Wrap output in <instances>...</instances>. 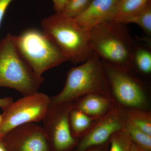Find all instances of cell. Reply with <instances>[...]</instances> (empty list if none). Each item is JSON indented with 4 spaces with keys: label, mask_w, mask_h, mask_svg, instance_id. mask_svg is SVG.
<instances>
[{
    "label": "cell",
    "mask_w": 151,
    "mask_h": 151,
    "mask_svg": "<svg viewBox=\"0 0 151 151\" xmlns=\"http://www.w3.org/2000/svg\"><path fill=\"white\" fill-rule=\"evenodd\" d=\"M92 50L100 59L132 69V58L137 42L127 24L110 20L100 23L89 32Z\"/></svg>",
    "instance_id": "obj_1"
},
{
    "label": "cell",
    "mask_w": 151,
    "mask_h": 151,
    "mask_svg": "<svg viewBox=\"0 0 151 151\" xmlns=\"http://www.w3.org/2000/svg\"><path fill=\"white\" fill-rule=\"evenodd\" d=\"M90 94L113 99L101 59L94 52L83 64L68 70L63 89L50 97V106L73 102Z\"/></svg>",
    "instance_id": "obj_2"
},
{
    "label": "cell",
    "mask_w": 151,
    "mask_h": 151,
    "mask_svg": "<svg viewBox=\"0 0 151 151\" xmlns=\"http://www.w3.org/2000/svg\"><path fill=\"white\" fill-rule=\"evenodd\" d=\"M41 27L43 32L58 45L67 60L73 64L85 62L94 52L89 32L63 12L42 19Z\"/></svg>",
    "instance_id": "obj_3"
},
{
    "label": "cell",
    "mask_w": 151,
    "mask_h": 151,
    "mask_svg": "<svg viewBox=\"0 0 151 151\" xmlns=\"http://www.w3.org/2000/svg\"><path fill=\"white\" fill-rule=\"evenodd\" d=\"M44 80L20 53L14 35L9 33L0 40V87L15 89L26 96L38 92Z\"/></svg>",
    "instance_id": "obj_4"
},
{
    "label": "cell",
    "mask_w": 151,
    "mask_h": 151,
    "mask_svg": "<svg viewBox=\"0 0 151 151\" xmlns=\"http://www.w3.org/2000/svg\"><path fill=\"white\" fill-rule=\"evenodd\" d=\"M14 40L20 54L39 76L68 60L58 45L42 30L28 29L14 35Z\"/></svg>",
    "instance_id": "obj_5"
},
{
    "label": "cell",
    "mask_w": 151,
    "mask_h": 151,
    "mask_svg": "<svg viewBox=\"0 0 151 151\" xmlns=\"http://www.w3.org/2000/svg\"><path fill=\"white\" fill-rule=\"evenodd\" d=\"M101 60L115 103L127 110H150L145 84L134 71Z\"/></svg>",
    "instance_id": "obj_6"
},
{
    "label": "cell",
    "mask_w": 151,
    "mask_h": 151,
    "mask_svg": "<svg viewBox=\"0 0 151 151\" xmlns=\"http://www.w3.org/2000/svg\"><path fill=\"white\" fill-rule=\"evenodd\" d=\"M50 106V97L37 92L23 96L3 109L0 138L16 127L42 121Z\"/></svg>",
    "instance_id": "obj_7"
},
{
    "label": "cell",
    "mask_w": 151,
    "mask_h": 151,
    "mask_svg": "<svg viewBox=\"0 0 151 151\" xmlns=\"http://www.w3.org/2000/svg\"><path fill=\"white\" fill-rule=\"evenodd\" d=\"M73 102L50 106L42 122L50 151H71L78 139L73 137L69 125V114Z\"/></svg>",
    "instance_id": "obj_8"
},
{
    "label": "cell",
    "mask_w": 151,
    "mask_h": 151,
    "mask_svg": "<svg viewBox=\"0 0 151 151\" xmlns=\"http://www.w3.org/2000/svg\"><path fill=\"white\" fill-rule=\"evenodd\" d=\"M127 110L115 103L107 114L99 118L88 133L78 139L74 151H84L108 142L116 132L124 129Z\"/></svg>",
    "instance_id": "obj_9"
},
{
    "label": "cell",
    "mask_w": 151,
    "mask_h": 151,
    "mask_svg": "<svg viewBox=\"0 0 151 151\" xmlns=\"http://www.w3.org/2000/svg\"><path fill=\"white\" fill-rule=\"evenodd\" d=\"M7 151H50L42 127L35 123L19 126L2 139Z\"/></svg>",
    "instance_id": "obj_10"
},
{
    "label": "cell",
    "mask_w": 151,
    "mask_h": 151,
    "mask_svg": "<svg viewBox=\"0 0 151 151\" xmlns=\"http://www.w3.org/2000/svg\"><path fill=\"white\" fill-rule=\"evenodd\" d=\"M119 0H92L86 9L73 19L81 27L89 32L100 23L114 19Z\"/></svg>",
    "instance_id": "obj_11"
},
{
    "label": "cell",
    "mask_w": 151,
    "mask_h": 151,
    "mask_svg": "<svg viewBox=\"0 0 151 151\" xmlns=\"http://www.w3.org/2000/svg\"><path fill=\"white\" fill-rule=\"evenodd\" d=\"M112 98L98 94L82 96L73 102L74 107L86 115L100 118L107 114L115 104Z\"/></svg>",
    "instance_id": "obj_12"
},
{
    "label": "cell",
    "mask_w": 151,
    "mask_h": 151,
    "mask_svg": "<svg viewBox=\"0 0 151 151\" xmlns=\"http://www.w3.org/2000/svg\"><path fill=\"white\" fill-rule=\"evenodd\" d=\"M99 118H94L73 108L69 114L70 131L74 137L80 139L90 131Z\"/></svg>",
    "instance_id": "obj_13"
},
{
    "label": "cell",
    "mask_w": 151,
    "mask_h": 151,
    "mask_svg": "<svg viewBox=\"0 0 151 151\" xmlns=\"http://www.w3.org/2000/svg\"><path fill=\"white\" fill-rule=\"evenodd\" d=\"M151 46L137 42L133 52L132 70L145 76L151 73Z\"/></svg>",
    "instance_id": "obj_14"
},
{
    "label": "cell",
    "mask_w": 151,
    "mask_h": 151,
    "mask_svg": "<svg viewBox=\"0 0 151 151\" xmlns=\"http://www.w3.org/2000/svg\"><path fill=\"white\" fill-rule=\"evenodd\" d=\"M150 3V0H119L114 19L124 22Z\"/></svg>",
    "instance_id": "obj_15"
},
{
    "label": "cell",
    "mask_w": 151,
    "mask_h": 151,
    "mask_svg": "<svg viewBox=\"0 0 151 151\" xmlns=\"http://www.w3.org/2000/svg\"><path fill=\"white\" fill-rule=\"evenodd\" d=\"M127 119L138 128L151 136V113L150 110H127Z\"/></svg>",
    "instance_id": "obj_16"
},
{
    "label": "cell",
    "mask_w": 151,
    "mask_h": 151,
    "mask_svg": "<svg viewBox=\"0 0 151 151\" xmlns=\"http://www.w3.org/2000/svg\"><path fill=\"white\" fill-rule=\"evenodd\" d=\"M124 130L129 135L133 144L147 150L151 151V136L140 129L128 119Z\"/></svg>",
    "instance_id": "obj_17"
},
{
    "label": "cell",
    "mask_w": 151,
    "mask_h": 151,
    "mask_svg": "<svg viewBox=\"0 0 151 151\" xmlns=\"http://www.w3.org/2000/svg\"><path fill=\"white\" fill-rule=\"evenodd\" d=\"M124 23H135L139 26L145 33L144 38L151 39V6L149 4L145 8L127 19Z\"/></svg>",
    "instance_id": "obj_18"
},
{
    "label": "cell",
    "mask_w": 151,
    "mask_h": 151,
    "mask_svg": "<svg viewBox=\"0 0 151 151\" xmlns=\"http://www.w3.org/2000/svg\"><path fill=\"white\" fill-rule=\"evenodd\" d=\"M132 144L127 132L124 129L121 130L111 137L108 151H130Z\"/></svg>",
    "instance_id": "obj_19"
},
{
    "label": "cell",
    "mask_w": 151,
    "mask_h": 151,
    "mask_svg": "<svg viewBox=\"0 0 151 151\" xmlns=\"http://www.w3.org/2000/svg\"><path fill=\"white\" fill-rule=\"evenodd\" d=\"M92 0H68L63 13L70 18L75 19L84 12Z\"/></svg>",
    "instance_id": "obj_20"
},
{
    "label": "cell",
    "mask_w": 151,
    "mask_h": 151,
    "mask_svg": "<svg viewBox=\"0 0 151 151\" xmlns=\"http://www.w3.org/2000/svg\"><path fill=\"white\" fill-rule=\"evenodd\" d=\"M13 0H0V27L6 11Z\"/></svg>",
    "instance_id": "obj_21"
},
{
    "label": "cell",
    "mask_w": 151,
    "mask_h": 151,
    "mask_svg": "<svg viewBox=\"0 0 151 151\" xmlns=\"http://www.w3.org/2000/svg\"><path fill=\"white\" fill-rule=\"evenodd\" d=\"M56 13H62L68 0H52Z\"/></svg>",
    "instance_id": "obj_22"
},
{
    "label": "cell",
    "mask_w": 151,
    "mask_h": 151,
    "mask_svg": "<svg viewBox=\"0 0 151 151\" xmlns=\"http://www.w3.org/2000/svg\"><path fill=\"white\" fill-rule=\"evenodd\" d=\"M109 148V142L100 145L89 148L84 151H108Z\"/></svg>",
    "instance_id": "obj_23"
},
{
    "label": "cell",
    "mask_w": 151,
    "mask_h": 151,
    "mask_svg": "<svg viewBox=\"0 0 151 151\" xmlns=\"http://www.w3.org/2000/svg\"><path fill=\"white\" fill-rule=\"evenodd\" d=\"M13 102V99L12 97L0 98V108H1L3 110L7 107Z\"/></svg>",
    "instance_id": "obj_24"
},
{
    "label": "cell",
    "mask_w": 151,
    "mask_h": 151,
    "mask_svg": "<svg viewBox=\"0 0 151 151\" xmlns=\"http://www.w3.org/2000/svg\"><path fill=\"white\" fill-rule=\"evenodd\" d=\"M130 151H149L145 150V149L142 148L140 147L135 145L134 144H132V147Z\"/></svg>",
    "instance_id": "obj_25"
},
{
    "label": "cell",
    "mask_w": 151,
    "mask_h": 151,
    "mask_svg": "<svg viewBox=\"0 0 151 151\" xmlns=\"http://www.w3.org/2000/svg\"><path fill=\"white\" fill-rule=\"evenodd\" d=\"M0 151H7L6 147L2 142V141H0Z\"/></svg>",
    "instance_id": "obj_26"
},
{
    "label": "cell",
    "mask_w": 151,
    "mask_h": 151,
    "mask_svg": "<svg viewBox=\"0 0 151 151\" xmlns=\"http://www.w3.org/2000/svg\"><path fill=\"white\" fill-rule=\"evenodd\" d=\"M2 120V116L1 114H0V124L1 123Z\"/></svg>",
    "instance_id": "obj_27"
},
{
    "label": "cell",
    "mask_w": 151,
    "mask_h": 151,
    "mask_svg": "<svg viewBox=\"0 0 151 151\" xmlns=\"http://www.w3.org/2000/svg\"><path fill=\"white\" fill-rule=\"evenodd\" d=\"M2 141V139L1 138H0V141Z\"/></svg>",
    "instance_id": "obj_28"
}]
</instances>
